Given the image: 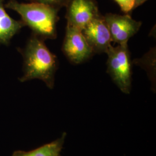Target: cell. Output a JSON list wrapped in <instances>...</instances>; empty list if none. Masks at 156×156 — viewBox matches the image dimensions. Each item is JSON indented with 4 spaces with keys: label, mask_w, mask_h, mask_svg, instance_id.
Returning a JSON list of instances; mask_svg holds the SVG:
<instances>
[{
    "label": "cell",
    "mask_w": 156,
    "mask_h": 156,
    "mask_svg": "<svg viewBox=\"0 0 156 156\" xmlns=\"http://www.w3.org/2000/svg\"><path fill=\"white\" fill-rule=\"evenodd\" d=\"M122 11L125 13H129L134 9V0H115Z\"/></svg>",
    "instance_id": "obj_10"
},
{
    "label": "cell",
    "mask_w": 156,
    "mask_h": 156,
    "mask_svg": "<svg viewBox=\"0 0 156 156\" xmlns=\"http://www.w3.org/2000/svg\"><path fill=\"white\" fill-rule=\"evenodd\" d=\"M108 55L107 72L113 82L125 94L131 90L132 72L130 55L127 44L111 46L106 51Z\"/></svg>",
    "instance_id": "obj_3"
},
{
    "label": "cell",
    "mask_w": 156,
    "mask_h": 156,
    "mask_svg": "<svg viewBox=\"0 0 156 156\" xmlns=\"http://www.w3.org/2000/svg\"><path fill=\"white\" fill-rule=\"evenodd\" d=\"M66 6L67 26L80 31L101 16L94 0H68Z\"/></svg>",
    "instance_id": "obj_5"
},
{
    "label": "cell",
    "mask_w": 156,
    "mask_h": 156,
    "mask_svg": "<svg viewBox=\"0 0 156 156\" xmlns=\"http://www.w3.org/2000/svg\"><path fill=\"white\" fill-rule=\"evenodd\" d=\"M35 2L42 3L46 5L51 6L53 7H55L57 8H58L66 6L68 0H34Z\"/></svg>",
    "instance_id": "obj_11"
},
{
    "label": "cell",
    "mask_w": 156,
    "mask_h": 156,
    "mask_svg": "<svg viewBox=\"0 0 156 156\" xmlns=\"http://www.w3.org/2000/svg\"><path fill=\"white\" fill-rule=\"evenodd\" d=\"M93 53H106L112 42L111 35L104 16L98 17L82 30Z\"/></svg>",
    "instance_id": "obj_7"
},
{
    "label": "cell",
    "mask_w": 156,
    "mask_h": 156,
    "mask_svg": "<svg viewBox=\"0 0 156 156\" xmlns=\"http://www.w3.org/2000/svg\"><path fill=\"white\" fill-rule=\"evenodd\" d=\"M134 9L137 8L138 6L141 5L143 4L144 2H145L147 0H134Z\"/></svg>",
    "instance_id": "obj_12"
},
{
    "label": "cell",
    "mask_w": 156,
    "mask_h": 156,
    "mask_svg": "<svg viewBox=\"0 0 156 156\" xmlns=\"http://www.w3.org/2000/svg\"><path fill=\"white\" fill-rule=\"evenodd\" d=\"M5 6L21 16L23 22L33 30L34 35L42 39L56 38L58 8L37 2L20 3L16 0H10Z\"/></svg>",
    "instance_id": "obj_2"
},
{
    "label": "cell",
    "mask_w": 156,
    "mask_h": 156,
    "mask_svg": "<svg viewBox=\"0 0 156 156\" xmlns=\"http://www.w3.org/2000/svg\"><path fill=\"white\" fill-rule=\"evenodd\" d=\"M67 133H63L58 139L32 151H15L12 156H60Z\"/></svg>",
    "instance_id": "obj_9"
},
{
    "label": "cell",
    "mask_w": 156,
    "mask_h": 156,
    "mask_svg": "<svg viewBox=\"0 0 156 156\" xmlns=\"http://www.w3.org/2000/svg\"><path fill=\"white\" fill-rule=\"evenodd\" d=\"M62 50L67 58L75 64L87 60L94 53L82 31L67 25Z\"/></svg>",
    "instance_id": "obj_4"
},
{
    "label": "cell",
    "mask_w": 156,
    "mask_h": 156,
    "mask_svg": "<svg viewBox=\"0 0 156 156\" xmlns=\"http://www.w3.org/2000/svg\"><path fill=\"white\" fill-rule=\"evenodd\" d=\"M24 26L22 21H17L10 17L5 10L4 0H0V44H8Z\"/></svg>",
    "instance_id": "obj_8"
},
{
    "label": "cell",
    "mask_w": 156,
    "mask_h": 156,
    "mask_svg": "<svg viewBox=\"0 0 156 156\" xmlns=\"http://www.w3.org/2000/svg\"><path fill=\"white\" fill-rule=\"evenodd\" d=\"M24 75L20 81L24 82L38 79L52 89L57 68L56 56L46 46L43 40L34 35L29 39L24 53Z\"/></svg>",
    "instance_id": "obj_1"
},
{
    "label": "cell",
    "mask_w": 156,
    "mask_h": 156,
    "mask_svg": "<svg viewBox=\"0 0 156 156\" xmlns=\"http://www.w3.org/2000/svg\"><path fill=\"white\" fill-rule=\"evenodd\" d=\"M104 18L111 35L112 41L119 45L127 44L129 39L139 31L142 23L128 15L106 14Z\"/></svg>",
    "instance_id": "obj_6"
}]
</instances>
